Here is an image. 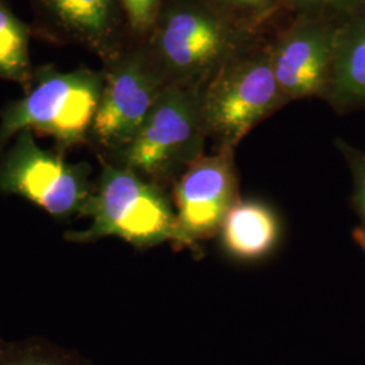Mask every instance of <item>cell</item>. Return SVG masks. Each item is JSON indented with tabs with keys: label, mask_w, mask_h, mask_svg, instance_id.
<instances>
[{
	"label": "cell",
	"mask_w": 365,
	"mask_h": 365,
	"mask_svg": "<svg viewBox=\"0 0 365 365\" xmlns=\"http://www.w3.org/2000/svg\"><path fill=\"white\" fill-rule=\"evenodd\" d=\"M0 339H1V337H0Z\"/></svg>",
	"instance_id": "d6986e66"
},
{
	"label": "cell",
	"mask_w": 365,
	"mask_h": 365,
	"mask_svg": "<svg viewBox=\"0 0 365 365\" xmlns=\"http://www.w3.org/2000/svg\"><path fill=\"white\" fill-rule=\"evenodd\" d=\"M325 99L339 114L365 108V10L339 26Z\"/></svg>",
	"instance_id": "8fae6325"
},
{
	"label": "cell",
	"mask_w": 365,
	"mask_h": 365,
	"mask_svg": "<svg viewBox=\"0 0 365 365\" xmlns=\"http://www.w3.org/2000/svg\"><path fill=\"white\" fill-rule=\"evenodd\" d=\"M303 14L271 49L274 78L287 101L327 96L341 24Z\"/></svg>",
	"instance_id": "9c48e42d"
},
{
	"label": "cell",
	"mask_w": 365,
	"mask_h": 365,
	"mask_svg": "<svg viewBox=\"0 0 365 365\" xmlns=\"http://www.w3.org/2000/svg\"><path fill=\"white\" fill-rule=\"evenodd\" d=\"M223 250L235 260L259 261L274 252L280 223L274 210L259 200H238L221 227Z\"/></svg>",
	"instance_id": "7c38bea8"
},
{
	"label": "cell",
	"mask_w": 365,
	"mask_h": 365,
	"mask_svg": "<svg viewBox=\"0 0 365 365\" xmlns=\"http://www.w3.org/2000/svg\"><path fill=\"white\" fill-rule=\"evenodd\" d=\"M90 140L108 156L130 143L170 84L149 51L120 53L107 64Z\"/></svg>",
	"instance_id": "52a82bcc"
},
{
	"label": "cell",
	"mask_w": 365,
	"mask_h": 365,
	"mask_svg": "<svg viewBox=\"0 0 365 365\" xmlns=\"http://www.w3.org/2000/svg\"><path fill=\"white\" fill-rule=\"evenodd\" d=\"M103 86V71L39 68L25 96L0 111V149L25 130L52 137L61 150L86 144Z\"/></svg>",
	"instance_id": "6da1fadb"
},
{
	"label": "cell",
	"mask_w": 365,
	"mask_h": 365,
	"mask_svg": "<svg viewBox=\"0 0 365 365\" xmlns=\"http://www.w3.org/2000/svg\"><path fill=\"white\" fill-rule=\"evenodd\" d=\"M29 29L0 0V78L15 81L29 88L33 72L29 57Z\"/></svg>",
	"instance_id": "4fadbf2b"
},
{
	"label": "cell",
	"mask_w": 365,
	"mask_h": 365,
	"mask_svg": "<svg viewBox=\"0 0 365 365\" xmlns=\"http://www.w3.org/2000/svg\"><path fill=\"white\" fill-rule=\"evenodd\" d=\"M84 163L41 148L34 133L21 131L0 156V194L24 197L60 221L86 217L95 184Z\"/></svg>",
	"instance_id": "8992f818"
},
{
	"label": "cell",
	"mask_w": 365,
	"mask_h": 365,
	"mask_svg": "<svg viewBox=\"0 0 365 365\" xmlns=\"http://www.w3.org/2000/svg\"><path fill=\"white\" fill-rule=\"evenodd\" d=\"M306 15L346 21L365 10V0H294Z\"/></svg>",
	"instance_id": "e0dca14e"
},
{
	"label": "cell",
	"mask_w": 365,
	"mask_h": 365,
	"mask_svg": "<svg viewBox=\"0 0 365 365\" xmlns=\"http://www.w3.org/2000/svg\"><path fill=\"white\" fill-rule=\"evenodd\" d=\"M150 34L149 52L170 83L196 86L242 52L244 43L235 22L194 0L164 4Z\"/></svg>",
	"instance_id": "277c9868"
},
{
	"label": "cell",
	"mask_w": 365,
	"mask_h": 365,
	"mask_svg": "<svg viewBox=\"0 0 365 365\" xmlns=\"http://www.w3.org/2000/svg\"><path fill=\"white\" fill-rule=\"evenodd\" d=\"M42 16L64 38L98 54L106 64L120 49L119 0H37Z\"/></svg>",
	"instance_id": "30bf717a"
},
{
	"label": "cell",
	"mask_w": 365,
	"mask_h": 365,
	"mask_svg": "<svg viewBox=\"0 0 365 365\" xmlns=\"http://www.w3.org/2000/svg\"><path fill=\"white\" fill-rule=\"evenodd\" d=\"M232 15L240 18L242 24L249 26L257 25L267 16H269L277 0H217Z\"/></svg>",
	"instance_id": "ac0fdd59"
},
{
	"label": "cell",
	"mask_w": 365,
	"mask_h": 365,
	"mask_svg": "<svg viewBox=\"0 0 365 365\" xmlns=\"http://www.w3.org/2000/svg\"><path fill=\"white\" fill-rule=\"evenodd\" d=\"M119 3L128 24L138 34L152 33L164 7V0H119Z\"/></svg>",
	"instance_id": "2e32d148"
},
{
	"label": "cell",
	"mask_w": 365,
	"mask_h": 365,
	"mask_svg": "<svg viewBox=\"0 0 365 365\" xmlns=\"http://www.w3.org/2000/svg\"><path fill=\"white\" fill-rule=\"evenodd\" d=\"M202 86L170 83L129 144L111 163L134 170L168 190L196 158L207 140L200 113Z\"/></svg>",
	"instance_id": "3957f363"
},
{
	"label": "cell",
	"mask_w": 365,
	"mask_h": 365,
	"mask_svg": "<svg viewBox=\"0 0 365 365\" xmlns=\"http://www.w3.org/2000/svg\"><path fill=\"white\" fill-rule=\"evenodd\" d=\"M286 102L274 78L271 51L238 53L202 86L206 137L218 150L235 152L245 135Z\"/></svg>",
	"instance_id": "5b68a950"
},
{
	"label": "cell",
	"mask_w": 365,
	"mask_h": 365,
	"mask_svg": "<svg viewBox=\"0 0 365 365\" xmlns=\"http://www.w3.org/2000/svg\"><path fill=\"white\" fill-rule=\"evenodd\" d=\"M336 148L345 158L352 173L353 192L351 206L359 217V225L353 230V238L365 252V150L357 149L342 138H336Z\"/></svg>",
	"instance_id": "9a60e30c"
},
{
	"label": "cell",
	"mask_w": 365,
	"mask_h": 365,
	"mask_svg": "<svg viewBox=\"0 0 365 365\" xmlns=\"http://www.w3.org/2000/svg\"><path fill=\"white\" fill-rule=\"evenodd\" d=\"M176 229L173 247L197 250L221 232L229 211L240 200L235 152L202 155L173 184Z\"/></svg>",
	"instance_id": "ba28073f"
},
{
	"label": "cell",
	"mask_w": 365,
	"mask_h": 365,
	"mask_svg": "<svg viewBox=\"0 0 365 365\" xmlns=\"http://www.w3.org/2000/svg\"><path fill=\"white\" fill-rule=\"evenodd\" d=\"M86 217L91 220L90 226L66 232L68 242L91 244L117 237L148 249L175 240L176 215L167 190L105 158Z\"/></svg>",
	"instance_id": "7a4b0ae2"
},
{
	"label": "cell",
	"mask_w": 365,
	"mask_h": 365,
	"mask_svg": "<svg viewBox=\"0 0 365 365\" xmlns=\"http://www.w3.org/2000/svg\"><path fill=\"white\" fill-rule=\"evenodd\" d=\"M0 365H95L75 349L43 337L19 341L0 339Z\"/></svg>",
	"instance_id": "5bb4252c"
}]
</instances>
